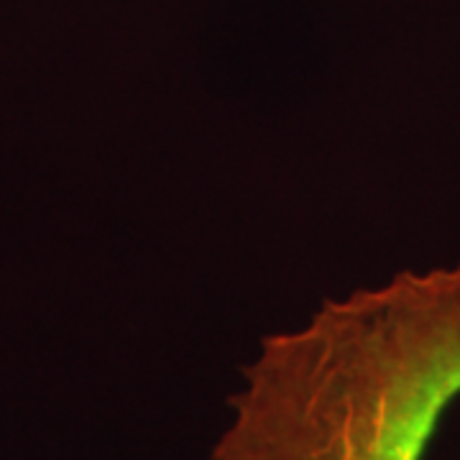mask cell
<instances>
[{"label":"cell","instance_id":"6da1fadb","mask_svg":"<svg viewBox=\"0 0 460 460\" xmlns=\"http://www.w3.org/2000/svg\"><path fill=\"white\" fill-rule=\"evenodd\" d=\"M460 396V261L266 335L210 460H425Z\"/></svg>","mask_w":460,"mask_h":460}]
</instances>
